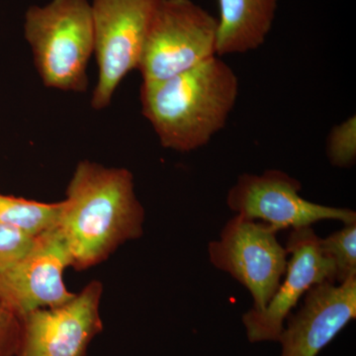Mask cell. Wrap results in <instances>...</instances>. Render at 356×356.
Here are the masks:
<instances>
[{"instance_id": "11", "label": "cell", "mask_w": 356, "mask_h": 356, "mask_svg": "<svg viewBox=\"0 0 356 356\" xmlns=\"http://www.w3.org/2000/svg\"><path fill=\"white\" fill-rule=\"evenodd\" d=\"M355 318L356 276L341 284L314 285L285 321L277 341L280 356H317Z\"/></svg>"}, {"instance_id": "8", "label": "cell", "mask_w": 356, "mask_h": 356, "mask_svg": "<svg viewBox=\"0 0 356 356\" xmlns=\"http://www.w3.org/2000/svg\"><path fill=\"white\" fill-rule=\"evenodd\" d=\"M102 294V283L92 280L67 303L22 316L16 356H88L89 344L103 330Z\"/></svg>"}, {"instance_id": "6", "label": "cell", "mask_w": 356, "mask_h": 356, "mask_svg": "<svg viewBox=\"0 0 356 356\" xmlns=\"http://www.w3.org/2000/svg\"><path fill=\"white\" fill-rule=\"evenodd\" d=\"M159 0H93L98 81L91 105L106 108L129 72L138 70Z\"/></svg>"}, {"instance_id": "1", "label": "cell", "mask_w": 356, "mask_h": 356, "mask_svg": "<svg viewBox=\"0 0 356 356\" xmlns=\"http://www.w3.org/2000/svg\"><path fill=\"white\" fill-rule=\"evenodd\" d=\"M65 196L58 228L70 250V267L76 270L107 261L124 243L144 234L146 212L127 168L81 161Z\"/></svg>"}, {"instance_id": "2", "label": "cell", "mask_w": 356, "mask_h": 356, "mask_svg": "<svg viewBox=\"0 0 356 356\" xmlns=\"http://www.w3.org/2000/svg\"><path fill=\"white\" fill-rule=\"evenodd\" d=\"M238 95L235 70L215 57L163 81H143L145 118L165 149H200L226 126Z\"/></svg>"}, {"instance_id": "17", "label": "cell", "mask_w": 356, "mask_h": 356, "mask_svg": "<svg viewBox=\"0 0 356 356\" xmlns=\"http://www.w3.org/2000/svg\"><path fill=\"white\" fill-rule=\"evenodd\" d=\"M21 330V317L0 302V356L17 355Z\"/></svg>"}, {"instance_id": "3", "label": "cell", "mask_w": 356, "mask_h": 356, "mask_svg": "<svg viewBox=\"0 0 356 356\" xmlns=\"http://www.w3.org/2000/svg\"><path fill=\"white\" fill-rule=\"evenodd\" d=\"M25 38L44 86L84 92L95 54L92 11L88 0H51L25 15Z\"/></svg>"}, {"instance_id": "16", "label": "cell", "mask_w": 356, "mask_h": 356, "mask_svg": "<svg viewBox=\"0 0 356 356\" xmlns=\"http://www.w3.org/2000/svg\"><path fill=\"white\" fill-rule=\"evenodd\" d=\"M35 238L0 222V273L10 268L26 254L31 248Z\"/></svg>"}, {"instance_id": "4", "label": "cell", "mask_w": 356, "mask_h": 356, "mask_svg": "<svg viewBox=\"0 0 356 356\" xmlns=\"http://www.w3.org/2000/svg\"><path fill=\"white\" fill-rule=\"evenodd\" d=\"M218 21L191 0H159L138 70L163 81L217 56Z\"/></svg>"}, {"instance_id": "13", "label": "cell", "mask_w": 356, "mask_h": 356, "mask_svg": "<svg viewBox=\"0 0 356 356\" xmlns=\"http://www.w3.org/2000/svg\"><path fill=\"white\" fill-rule=\"evenodd\" d=\"M62 206L0 194V222L35 238L58 226Z\"/></svg>"}, {"instance_id": "5", "label": "cell", "mask_w": 356, "mask_h": 356, "mask_svg": "<svg viewBox=\"0 0 356 356\" xmlns=\"http://www.w3.org/2000/svg\"><path fill=\"white\" fill-rule=\"evenodd\" d=\"M276 235L266 222L236 214L208 245L211 264L247 288L257 312L266 308L286 273L287 250Z\"/></svg>"}, {"instance_id": "15", "label": "cell", "mask_w": 356, "mask_h": 356, "mask_svg": "<svg viewBox=\"0 0 356 356\" xmlns=\"http://www.w3.org/2000/svg\"><path fill=\"white\" fill-rule=\"evenodd\" d=\"M327 156L332 165L348 168L356 161V118L350 117L334 126L327 136Z\"/></svg>"}, {"instance_id": "12", "label": "cell", "mask_w": 356, "mask_h": 356, "mask_svg": "<svg viewBox=\"0 0 356 356\" xmlns=\"http://www.w3.org/2000/svg\"><path fill=\"white\" fill-rule=\"evenodd\" d=\"M218 1V57L254 51L266 42L275 18L278 0Z\"/></svg>"}, {"instance_id": "9", "label": "cell", "mask_w": 356, "mask_h": 356, "mask_svg": "<svg viewBox=\"0 0 356 356\" xmlns=\"http://www.w3.org/2000/svg\"><path fill=\"white\" fill-rule=\"evenodd\" d=\"M72 266L70 250L57 227L35 238L25 255L0 273V302L19 317L30 312L67 303L76 293L64 282Z\"/></svg>"}, {"instance_id": "7", "label": "cell", "mask_w": 356, "mask_h": 356, "mask_svg": "<svg viewBox=\"0 0 356 356\" xmlns=\"http://www.w3.org/2000/svg\"><path fill=\"white\" fill-rule=\"evenodd\" d=\"M301 189V182L282 170L243 173L229 189L227 204L236 214L261 220L277 233L311 227L323 220L356 222L355 211L311 202L300 195Z\"/></svg>"}, {"instance_id": "14", "label": "cell", "mask_w": 356, "mask_h": 356, "mask_svg": "<svg viewBox=\"0 0 356 356\" xmlns=\"http://www.w3.org/2000/svg\"><path fill=\"white\" fill-rule=\"evenodd\" d=\"M320 247L334 264L337 284L356 276V222L344 225L327 238H320Z\"/></svg>"}, {"instance_id": "10", "label": "cell", "mask_w": 356, "mask_h": 356, "mask_svg": "<svg viewBox=\"0 0 356 356\" xmlns=\"http://www.w3.org/2000/svg\"><path fill=\"white\" fill-rule=\"evenodd\" d=\"M286 273L277 291L264 310L250 309L243 314L248 341L277 343L285 321L310 288L334 280V267L320 247V236L312 227L292 229L286 243Z\"/></svg>"}]
</instances>
